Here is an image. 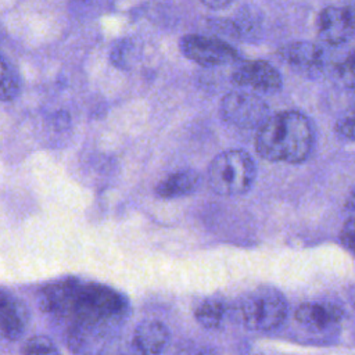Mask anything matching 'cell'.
<instances>
[{
  "label": "cell",
  "instance_id": "14",
  "mask_svg": "<svg viewBox=\"0 0 355 355\" xmlns=\"http://www.w3.org/2000/svg\"><path fill=\"white\" fill-rule=\"evenodd\" d=\"M225 313H226V305L223 300H219V298H207L194 311V316L197 322L202 327L209 330H215L222 326Z\"/></svg>",
  "mask_w": 355,
  "mask_h": 355
},
{
  "label": "cell",
  "instance_id": "4",
  "mask_svg": "<svg viewBox=\"0 0 355 355\" xmlns=\"http://www.w3.org/2000/svg\"><path fill=\"white\" fill-rule=\"evenodd\" d=\"M240 313L247 329L270 331L283 324L288 313L286 297L273 287H258L241 300Z\"/></svg>",
  "mask_w": 355,
  "mask_h": 355
},
{
  "label": "cell",
  "instance_id": "6",
  "mask_svg": "<svg viewBox=\"0 0 355 355\" xmlns=\"http://www.w3.org/2000/svg\"><path fill=\"white\" fill-rule=\"evenodd\" d=\"M186 58L202 67H220L240 60L239 51L222 39L205 35H186L180 40Z\"/></svg>",
  "mask_w": 355,
  "mask_h": 355
},
{
  "label": "cell",
  "instance_id": "20",
  "mask_svg": "<svg viewBox=\"0 0 355 355\" xmlns=\"http://www.w3.org/2000/svg\"><path fill=\"white\" fill-rule=\"evenodd\" d=\"M200 1L211 10H222L227 7L233 0H200Z\"/></svg>",
  "mask_w": 355,
  "mask_h": 355
},
{
  "label": "cell",
  "instance_id": "18",
  "mask_svg": "<svg viewBox=\"0 0 355 355\" xmlns=\"http://www.w3.org/2000/svg\"><path fill=\"white\" fill-rule=\"evenodd\" d=\"M340 241L349 252L354 251V218L352 215L344 222L340 232Z\"/></svg>",
  "mask_w": 355,
  "mask_h": 355
},
{
  "label": "cell",
  "instance_id": "21",
  "mask_svg": "<svg viewBox=\"0 0 355 355\" xmlns=\"http://www.w3.org/2000/svg\"><path fill=\"white\" fill-rule=\"evenodd\" d=\"M8 297V294L6 293V291H3V290H0V304H3L4 301H6V298Z\"/></svg>",
  "mask_w": 355,
  "mask_h": 355
},
{
  "label": "cell",
  "instance_id": "15",
  "mask_svg": "<svg viewBox=\"0 0 355 355\" xmlns=\"http://www.w3.org/2000/svg\"><path fill=\"white\" fill-rule=\"evenodd\" d=\"M19 90L18 79L8 68L7 62L0 57V100L11 101L17 97Z\"/></svg>",
  "mask_w": 355,
  "mask_h": 355
},
{
  "label": "cell",
  "instance_id": "17",
  "mask_svg": "<svg viewBox=\"0 0 355 355\" xmlns=\"http://www.w3.org/2000/svg\"><path fill=\"white\" fill-rule=\"evenodd\" d=\"M334 75L338 82L348 89L354 87V54L349 53L341 62L334 68Z\"/></svg>",
  "mask_w": 355,
  "mask_h": 355
},
{
  "label": "cell",
  "instance_id": "16",
  "mask_svg": "<svg viewBox=\"0 0 355 355\" xmlns=\"http://www.w3.org/2000/svg\"><path fill=\"white\" fill-rule=\"evenodd\" d=\"M22 354H58V348L55 344L44 336H36L26 341Z\"/></svg>",
  "mask_w": 355,
  "mask_h": 355
},
{
  "label": "cell",
  "instance_id": "3",
  "mask_svg": "<svg viewBox=\"0 0 355 355\" xmlns=\"http://www.w3.org/2000/svg\"><path fill=\"white\" fill-rule=\"evenodd\" d=\"M255 162L244 150L219 153L209 164L207 180L209 189L225 197L247 193L255 182Z\"/></svg>",
  "mask_w": 355,
  "mask_h": 355
},
{
  "label": "cell",
  "instance_id": "19",
  "mask_svg": "<svg viewBox=\"0 0 355 355\" xmlns=\"http://www.w3.org/2000/svg\"><path fill=\"white\" fill-rule=\"evenodd\" d=\"M336 132L344 140H352L354 139V118L349 115V116L338 121V123L336 125Z\"/></svg>",
  "mask_w": 355,
  "mask_h": 355
},
{
  "label": "cell",
  "instance_id": "1",
  "mask_svg": "<svg viewBox=\"0 0 355 355\" xmlns=\"http://www.w3.org/2000/svg\"><path fill=\"white\" fill-rule=\"evenodd\" d=\"M43 312L69 318L68 345L78 351L89 333H103L123 319L126 301L112 288L64 280L44 287L39 297Z\"/></svg>",
  "mask_w": 355,
  "mask_h": 355
},
{
  "label": "cell",
  "instance_id": "8",
  "mask_svg": "<svg viewBox=\"0 0 355 355\" xmlns=\"http://www.w3.org/2000/svg\"><path fill=\"white\" fill-rule=\"evenodd\" d=\"M316 29L319 37L330 44L340 46L348 42L354 33V14L351 8L326 7L316 19Z\"/></svg>",
  "mask_w": 355,
  "mask_h": 355
},
{
  "label": "cell",
  "instance_id": "11",
  "mask_svg": "<svg viewBox=\"0 0 355 355\" xmlns=\"http://www.w3.org/2000/svg\"><path fill=\"white\" fill-rule=\"evenodd\" d=\"M171 341V333L168 327L158 320L141 322L133 333L135 348L147 355L162 352Z\"/></svg>",
  "mask_w": 355,
  "mask_h": 355
},
{
  "label": "cell",
  "instance_id": "10",
  "mask_svg": "<svg viewBox=\"0 0 355 355\" xmlns=\"http://www.w3.org/2000/svg\"><path fill=\"white\" fill-rule=\"evenodd\" d=\"M343 318V309L333 302H304L295 311L297 322L316 330L329 329Z\"/></svg>",
  "mask_w": 355,
  "mask_h": 355
},
{
  "label": "cell",
  "instance_id": "12",
  "mask_svg": "<svg viewBox=\"0 0 355 355\" xmlns=\"http://www.w3.org/2000/svg\"><path fill=\"white\" fill-rule=\"evenodd\" d=\"M28 320V309L21 301L8 295L6 301L0 304V333L7 340L15 341L21 338Z\"/></svg>",
  "mask_w": 355,
  "mask_h": 355
},
{
  "label": "cell",
  "instance_id": "5",
  "mask_svg": "<svg viewBox=\"0 0 355 355\" xmlns=\"http://www.w3.org/2000/svg\"><path fill=\"white\" fill-rule=\"evenodd\" d=\"M220 116L229 125L240 129L258 128L270 114L269 105L250 92H230L220 101Z\"/></svg>",
  "mask_w": 355,
  "mask_h": 355
},
{
  "label": "cell",
  "instance_id": "9",
  "mask_svg": "<svg viewBox=\"0 0 355 355\" xmlns=\"http://www.w3.org/2000/svg\"><path fill=\"white\" fill-rule=\"evenodd\" d=\"M277 54L284 64L301 75L315 78L323 71V51L312 42L287 43L277 50Z\"/></svg>",
  "mask_w": 355,
  "mask_h": 355
},
{
  "label": "cell",
  "instance_id": "13",
  "mask_svg": "<svg viewBox=\"0 0 355 355\" xmlns=\"http://www.w3.org/2000/svg\"><path fill=\"white\" fill-rule=\"evenodd\" d=\"M200 183V175L194 169L178 171L162 179L157 187L155 194L159 198H179L191 194Z\"/></svg>",
  "mask_w": 355,
  "mask_h": 355
},
{
  "label": "cell",
  "instance_id": "2",
  "mask_svg": "<svg viewBox=\"0 0 355 355\" xmlns=\"http://www.w3.org/2000/svg\"><path fill=\"white\" fill-rule=\"evenodd\" d=\"M313 144L312 122L295 110L269 115L255 136L257 153L272 162L301 164L311 155Z\"/></svg>",
  "mask_w": 355,
  "mask_h": 355
},
{
  "label": "cell",
  "instance_id": "7",
  "mask_svg": "<svg viewBox=\"0 0 355 355\" xmlns=\"http://www.w3.org/2000/svg\"><path fill=\"white\" fill-rule=\"evenodd\" d=\"M232 82L240 87H251L263 94L277 93L282 86V75L268 61L252 60L240 64L232 73Z\"/></svg>",
  "mask_w": 355,
  "mask_h": 355
}]
</instances>
